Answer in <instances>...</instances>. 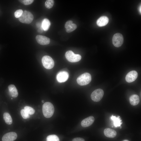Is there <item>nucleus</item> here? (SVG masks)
<instances>
[{
  "instance_id": "nucleus-1",
  "label": "nucleus",
  "mask_w": 141,
  "mask_h": 141,
  "mask_svg": "<svg viewBox=\"0 0 141 141\" xmlns=\"http://www.w3.org/2000/svg\"><path fill=\"white\" fill-rule=\"evenodd\" d=\"M42 111L45 117L47 118H50L52 117L54 113V106L50 102H46L43 105Z\"/></svg>"
},
{
  "instance_id": "nucleus-2",
  "label": "nucleus",
  "mask_w": 141,
  "mask_h": 141,
  "mask_svg": "<svg viewBox=\"0 0 141 141\" xmlns=\"http://www.w3.org/2000/svg\"><path fill=\"white\" fill-rule=\"evenodd\" d=\"M77 80L79 85L81 86L86 85L91 81V75L89 73H85L78 77Z\"/></svg>"
},
{
  "instance_id": "nucleus-3",
  "label": "nucleus",
  "mask_w": 141,
  "mask_h": 141,
  "mask_svg": "<svg viewBox=\"0 0 141 141\" xmlns=\"http://www.w3.org/2000/svg\"><path fill=\"white\" fill-rule=\"evenodd\" d=\"M33 18V15L31 12L25 10L23 11L22 15L18 18V19L22 23L29 24L32 22Z\"/></svg>"
},
{
  "instance_id": "nucleus-4",
  "label": "nucleus",
  "mask_w": 141,
  "mask_h": 141,
  "mask_svg": "<svg viewBox=\"0 0 141 141\" xmlns=\"http://www.w3.org/2000/svg\"><path fill=\"white\" fill-rule=\"evenodd\" d=\"M42 62L44 68L47 69H52L54 65L53 60L49 56L45 55L43 56L42 58Z\"/></svg>"
},
{
  "instance_id": "nucleus-5",
  "label": "nucleus",
  "mask_w": 141,
  "mask_h": 141,
  "mask_svg": "<svg viewBox=\"0 0 141 141\" xmlns=\"http://www.w3.org/2000/svg\"><path fill=\"white\" fill-rule=\"evenodd\" d=\"M65 56L68 61L72 62H78L80 61L81 58L80 55L75 54L71 50L67 51L65 53Z\"/></svg>"
},
{
  "instance_id": "nucleus-6",
  "label": "nucleus",
  "mask_w": 141,
  "mask_h": 141,
  "mask_svg": "<svg viewBox=\"0 0 141 141\" xmlns=\"http://www.w3.org/2000/svg\"><path fill=\"white\" fill-rule=\"evenodd\" d=\"M104 94L103 90L100 89L95 90L92 93L91 97L94 102L99 101L102 98Z\"/></svg>"
},
{
  "instance_id": "nucleus-7",
  "label": "nucleus",
  "mask_w": 141,
  "mask_h": 141,
  "mask_svg": "<svg viewBox=\"0 0 141 141\" xmlns=\"http://www.w3.org/2000/svg\"><path fill=\"white\" fill-rule=\"evenodd\" d=\"M124 42V38L122 35L119 33L115 34L113 37L112 43L114 46L119 47Z\"/></svg>"
},
{
  "instance_id": "nucleus-8",
  "label": "nucleus",
  "mask_w": 141,
  "mask_h": 141,
  "mask_svg": "<svg viewBox=\"0 0 141 141\" xmlns=\"http://www.w3.org/2000/svg\"><path fill=\"white\" fill-rule=\"evenodd\" d=\"M68 73L66 71H62L59 72L57 75L56 79L59 83H63L66 81L69 78Z\"/></svg>"
},
{
  "instance_id": "nucleus-9",
  "label": "nucleus",
  "mask_w": 141,
  "mask_h": 141,
  "mask_svg": "<svg viewBox=\"0 0 141 141\" xmlns=\"http://www.w3.org/2000/svg\"><path fill=\"white\" fill-rule=\"evenodd\" d=\"M17 134L14 132H11L5 134L2 137V141H13L17 138Z\"/></svg>"
},
{
  "instance_id": "nucleus-10",
  "label": "nucleus",
  "mask_w": 141,
  "mask_h": 141,
  "mask_svg": "<svg viewBox=\"0 0 141 141\" xmlns=\"http://www.w3.org/2000/svg\"><path fill=\"white\" fill-rule=\"evenodd\" d=\"M36 39L37 42L41 45L48 44L50 42L49 38L42 35H37L36 36Z\"/></svg>"
},
{
  "instance_id": "nucleus-11",
  "label": "nucleus",
  "mask_w": 141,
  "mask_h": 141,
  "mask_svg": "<svg viewBox=\"0 0 141 141\" xmlns=\"http://www.w3.org/2000/svg\"><path fill=\"white\" fill-rule=\"evenodd\" d=\"M138 76L137 72L135 70H132L128 72L126 75L125 80L128 83H131L134 81Z\"/></svg>"
},
{
  "instance_id": "nucleus-12",
  "label": "nucleus",
  "mask_w": 141,
  "mask_h": 141,
  "mask_svg": "<svg viewBox=\"0 0 141 141\" xmlns=\"http://www.w3.org/2000/svg\"><path fill=\"white\" fill-rule=\"evenodd\" d=\"M94 120L95 119L93 116H90L83 119L81 121V125L84 127H89L92 125Z\"/></svg>"
},
{
  "instance_id": "nucleus-13",
  "label": "nucleus",
  "mask_w": 141,
  "mask_h": 141,
  "mask_svg": "<svg viewBox=\"0 0 141 141\" xmlns=\"http://www.w3.org/2000/svg\"><path fill=\"white\" fill-rule=\"evenodd\" d=\"M108 18L105 16H103L99 17L97 21V24L99 27H103L105 26L109 22Z\"/></svg>"
},
{
  "instance_id": "nucleus-14",
  "label": "nucleus",
  "mask_w": 141,
  "mask_h": 141,
  "mask_svg": "<svg viewBox=\"0 0 141 141\" xmlns=\"http://www.w3.org/2000/svg\"><path fill=\"white\" fill-rule=\"evenodd\" d=\"M104 134L107 137L113 138L115 137L117 134V132L114 130L109 128H106L104 130Z\"/></svg>"
},
{
  "instance_id": "nucleus-15",
  "label": "nucleus",
  "mask_w": 141,
  "mask_h": 141,
  "mask_svg": "<svg viewBox=\"0 0 141 141\" xmlns=\"http://www.w3.org/2000/svg\"><path fill=\"white\" fill-rule=\"evenodd\" d=\"M130 102L132 105L135 106L139 104L140 102L139 96L137 95H131L129 98Z\"/></svg>"
},
{
  "instance_id": "nucleus-16",
  "label": "nucleus",
  "mask_w": 141,
  "mask_h": 141,
  "mask_svg": "<svg viewBox=\"0 0 141 141\" xmlns=\"http://www.w3.org/2000/svg\"><path fill=\"white\" fill-rule=\"evenodd\" d=\"M8 88L10 94L13 97H16L18 96V91L14 85L11 84L9 85Z\"/></svg>"
},
{
  "instance_id": "nucleus-17",
  "label": "nucleus",
  "mask_w": 141,
  "mask_h": 141,
  "mask_svg": "<svg viewBox=\"0 0 141 141\" xmlns=\"http://www.w3.org/2000/svg\"><path fill=\"white\" fill-rule=\"evenodd\" d=\"M110 118L112 120L114 125L115 127L120 126L122 123V120L120 119V116L116 117L115 116L112 115Z\"/></svg>"
},
{
  "instance_id": "nucleus-18",
  "label": "nucleus",
  "mask_w": 141,
  "mask_h": 141,
  "mask_svg": "<svg viewBox=\"0 0 141 141\" xmlns=\"http://www.w3.org/2000/svg\"><path fill=\"white\" fill-rule=\"evenodd\" d=\"M50 25V22L49 20L46 18L44 19L42 23V27L43 30L46 31L49 29Z\"/></svg>"
},
{
  "instance_id": "nucleus-19",
  "label": "nucleus",
  "mask_w": 141,
  "mask_h": 141,
  "mask_svg": "<svg viewBox=\"0 0 141 141\" xmlns=\"http://www.w3.org/2000/svg\"><path fill=\"white\" fill-rule=\"evenodd\" d=\"M3 117L5 122L7 124L10 125L12 123V118L10 114L8 113H4Z\"/></svg>"
},
{
  "instance_id": "nucleus-20",
  "label": "nucleus",
  "mask_w": 141,
  "mask_h": 141,
  "mask_svg": "<svg viewBox=\"0 0 141 141\" xmlns=\"http://www.w3.org/2000/svg\"><path fill=\"white\" fill-rule=\"evenodd\" d=\"M46 141H60L58 136L55 134L49 135L46 138Z\"/></svg>"
},
{
  "instance_id": "nucleus-21",
  "label": "nucleus",
  "mask_w": 141,
  "mask_h": 141,
  "mask_svg": "<svg viewBox=\"0 0 141 141\" xmlns=\"http://www.w3.org/2000/svg\"><path fill=\"white\" fill-rule=\"evenodd\" d=\"M77 27V26L76 24H72L66 28V30L67 32L70 33L75 30Z\"/></svg>"
},
{
  "instance_id": "nucleus-22",
  "label": "nucleus",
  "mask_w": 141,
  "mask_h": 141,
  "mask_svg": "<svg viewBox=\"0 0 141 141\" xmlns=\"http://www.w3.org/2000/svg\"><path fill=\"white\" fill-rule=\"evenodd\" d=\"M54 3V1L53 0H46L45 3V6L47 8L50 9L53 6Z\"/></svg>"
},
{
  "instance_id": "nucleus-23",
  "label": "nucleus",
  "mask_w": 141,
  "mask_h": 141,
  "mask_svg": "<svg viewBox=\"0 0 141 141\" xmlns=\"http://www.w3.org/2000/svg\"><path fill=\"white\" fill-rule=\"evenodd\" d=\"M24 109L28 112L29 115H33L35 112V110L33 108L28 106H25L24 107Z\"/></svg>"
},
{
  "instance_id": "nucleus-24",
  "label": "nucleus",
  "mask_w": 141,
  "mask_h": 141,
  "mask_svg": "<svg viewBox=\"0 0 141 141\" xmlns=\"http://www.w3.org/2000/svg\"><path fill=\"white\" fill-rule=\"evenodd\" d=\"M20 113L22 117L24 119H26L29 118V114L25 109H21Z\"/></svg>"
},
{
  "instance_id": "nucleus-25",
  "label": "nucleus",
  "mask_w": 141,
  "mask_h": 141,
  "mask_svg": "<svg viewBox=\"0 0 141 141\" xmlns=\"http://www.w3.org/2000/svg\"><path fill=\"white\" fill-rule=\"evenodd\" d=\"M23 11L21 9L16 10L14 13V15L16 18H19L22 15Z\"/></svg>"
},
{
  "instance_id": "nucleus-26",
  "label": "nucleus",
  "mask_w": 141,
  "mask_h": 141,
  "mask_svg": "<svg viewBox=\"0 0 141 141\" xmlns=\"http://www.w3.org/2000/svg\"><path fill=\"white\" fill-rule=\"evenodd\" d=\"M19 1L25 5H28L32 4L34 1L33 0H21Z\"/></svg>"
},
{
  "instance_id": "nucleus-27",
  "label": "nucleus",
  "mask_w": 141,
  "mask_h": 141,
  "mask_svg": "<svg viewBox=\"0 0 141 141\" xmlns=\"http://www.w3.org/2000/svg\"><path fill=\"white\" fill-rule=\"evenodd\" d=\"M73 24V21L71 20H69L67 21L66 23L64 26L66 28L69 26Z\"/></svg>"
},
{
  "instance_id": "nucleus-28",
  "label": "nucleus",
  "mask_w": 141,
  "mask_h": 141,
  "mask_svg": "<svg viewBox=\"0 0 141 141\" xmlns=\"http://www.w3.org/2000/svg\"><path fill=\"white\" fill-rule=\"evenodd\" d=\"M72 141H85L84 139L81 138H76L72 140Z\"/></svg>"
},
{
  "instance_id": "nucleus-29",
  "label": "nucleus",
  "mask_w": 141,
  "mask_h": 141,
  "mask_svg": "<svg viewBox=\"0 0 141 141\" xmlns=\"http://www.w3.org/2000/svg\"><path fill=\"white\" fill-rule=\"evenodd\" d=\"M37 31L39 33H41L43 32V29L41 27Z\"/></svg>"
},
{
  "instance_id": "nucleus-30",
  "label": "nucleus",
  "mask_w": 141,
  "mask_h": 141,
  "mask_svg": "<svg viewBox=\"0 0 141 141\" xmlns=\"http://www.w3.org/2000/svg\"><path fill=\"white\" fill-rule=\"evenodd\" d=\"M141 6H140V7H139V11L141 13Z\"/></svg>"
},
{
  "instance_id": "nucleus-31",
  "label": "nucleus",
  "mask_w": 141,
  "mask_h": 141,
  "mask_svg": "<svg viewBox=\"0 0 141 141\" xmlns=\"http://www.w3.org/2000/svg\"><path fill=\"white\" fill-rule=\"evenodd\" d=\"M44 101L43 100H42V103H44Z\"/></svg>"
},
{
  "instance_id": "nucleus-32",
  "label": "nucleus",
  "mask_w": 141,
  "mask_h": 141,
  "mask_svg": "<svg viewBox=\"0 0 141 141\" xmlns=\"http://www.w3.org/2000/svg\"><path fill=\"white\" fill-rule=\"evenodd\" d=\"M123 141H129L127 140H124Z\"/></svg>"
}]
</instances>
